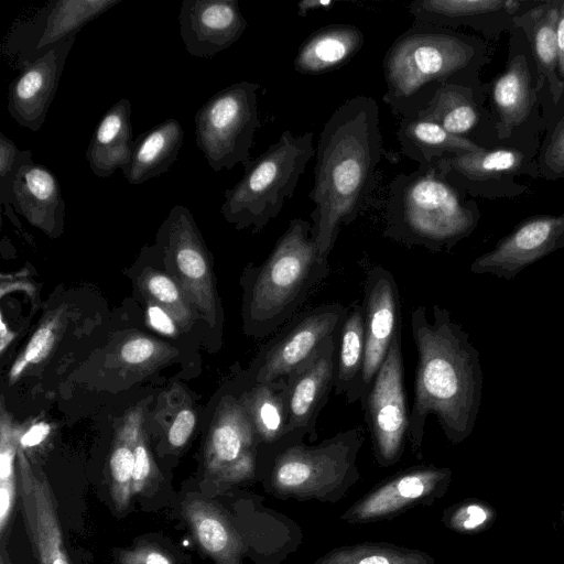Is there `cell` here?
Returning <instances> with one entry per match:
<instances>
[{
    "instance_id": "cell-1",
    "label": "cell",
    "mask_w": 564,
    "mask_h": 564,
    "mask_svg": "<svg viewBox=\"0 0 564 564\" xmlns=\"http://www.w3.org/2000/svg\"><path fill=\"white\" fill-rule=\"evenodd\" d=\"M314 185L308 194L312 235L323 260L340 229L358 216L375 186L383 154L379 107L370 96L345 100L325 122L316 147Z\"/></svg>"
},
{
    "instance_id": "cell-2",
    "label": "cell",
    "mask_w": 564,
    "mask_h": 564,
    "mask_svg": "<svg viewBox=\"0 0 564 564\" xmlns=\"http://www.w3.org/2000/svg\"><path fill=\"white\" fill-rule=\"evenodd\" d=\"M433 321L424 305L410 318L417 351L414 397L409 412L408 441L422 459L424 427L433 414L453 444L463 442L474 427L479 403L480 372L475 349L446 310L434 304Z\"/></svg>"
},
{
    "instance_id": "cell-3",
    "label": "cell",
    "mask_w": 564,
    "mask_h": 564,
    "mask_svg": "<svg viewBox=\"0 0 564 564\" xmlns=\"http://www.w3.org/2000/svg\"><path fill=\"white\" fill-rule=\"evenodd\" d=\"M246 495L234 508L191 498L182 513L203 552L215 564H283L304 542L301 525L288 514Z\"/></svg>"
},
{
    "instance_id": "cell-4",
    "label": "cell",
    "mask_w": 564,
    "mask_h": 564,
    "mask_svg": "<svg viewBox=\"0 0 564 564\" xmlns=\"http://www.w3.org/2000/svg\"><path fill=\"white\" fill-rule=\"evenodd\" d=\"M305 441L289 433L260 446L257 477L263 489L279 500L339 502L361 478L357 462L364 429H348L318 444Z\"/></svg>"
},
{
    "instance_id": "cell-5",
    "label": "cell",
    "mask_w": 564,
    "mask_h": 564,
    "mask_svg": "<svg viewBox=\"0 0 564 564\" xmlns=\"http://www.w3.org/2000/svg\"><path fill=\"white\" fill-rule=\"evenodd\" d=\"M242 316L245 329L257 337L276 333L294 318L313 290L329 273L318 256L312 223L290 220L272 251L259 267L250 265Z\"/></svg>"
},
{
    "instance_id": "cell-6",
    "label": "cell",
    "mask_w": 564,
    "mask_h": 564,
    "mask_svg": "<svg viewBox=\"0 0 564 564\" xmlns=\"http://www.w3.org/2000/svg\"><path fill=\"white\" fill-rule=\"evenodd\" d=\"M475 54L474 45L460 34L413 22L383 57V102L398 117L416 116L441 87L459 85L455 78L470 65Z\"/></svg>"
},
{
    "instance_id": "cell-7",
    "label": "cell",
    "mask_w": 564,
    "mask_h": 564,
    "mask_svg": "<svg viewBox=\"0 0 564 564\" xmlns=\"http://www.w3.org/2000/svg\"><path fill=\"white\" fill-rule=\"evenodd\" d=\"M384 220L386 238L437 252L471 230L475 214L434 163L391 181Z\"/></svg>"
},
{
    "instance_id": "cell-8",
    "label": "cell",
    "mask_w": 564,
    "mask_h": 564,
    "mask_svg": "<svg viewBox=\"0 0 564 564\" xmlns=\"http://www.w3.org/2000/svg\"><path fill=\"white\" fill-rule=\"evenodd\" d=\"M313 133L280 138L245 169L240 181L224 193L220 213L236 229L260 231L292 198L299 180L315 154Z\"/></svg>"
},
{
    "instance_id": "cell-9",
    "label": "cell",
    "mask_w": 564,
    "mask_h": 564,
    "mask_svg": "<svg viewBox=\"0 0 564 564\" xmlns=\"http://www.w3.org/2000/svg\"><path fill=\"white\" fill-rule=\"evenodd\" d=\"M259 85L242 80L213 95L195 113V142L215 172L251 163L250 150L260 126Z\"/></svg>"
},
{
    "instance_id": "cell-10",
    "label": "cell",
    "mask_w": 564,
    "mask_h": 564,
    "mask_svg": "<svg viewBox=\"0 0 564 564\" xmlns=\"http://www.w3.org/2000/svg\"><path fill=\"white\" fill-rule=\"evenodd\" d=\"M361 406L377 465L394 466L403 456L409 431L401 330L395 334Z\"/></svg>"
},
{
    "instance_id": "cell-11",
    "label": "cell",
    "mask_w": 564,
    "mask_h": 564,
    "mask_svg": "<svg viewBox=\"0 0 564 564\" xmlns=\"http://www.w3.org/2000/svg\"><path fill=\"white\" fill-rule=\"evenodd\" d=\"M166 267L193 307L210 327L217 323V302L210 254L191 210L175 205L158 232Z\"/></svg>"
},
{
    "instance_id": "cell-12",
    "label": "cell",
    "mask_w": 564,
    "mask_h": 564,
    "mask_svg": "<svg viewBox=\"0 0 564 564\" xmlns=\"http://www.w3.org/2000/svg\"><path fill=\"white\" fill-rule=\"evenodd\" d=\"M121 0H51L32 17L10 28L2 54L13 67L22 69L61 43L76 37L93 20Z\"/></svg>"
},
{
    "instance_id": "cell-13",
    "label": "cell",
    "mask_w": 564,
    "mask_h": 564,
    "mask_svg": "<svg viewBox=\"0 0 564 564\" xmlns=\"http://www.w3.org/2000/svg\"><path fill=\"white\" fill-rule=\"evenodd\" d=\"M452 470L434 465H416L400 470L375 485L339 517L348 524L392 520L416 507L434 505L451 485Z\"/></svg>"
},
{
    "instance_id": "cell-14",
    "label": "cell",
    "mask_w": 564,
    "mask_h": 564,
    "mask_svg": "<svg viewBox=\"0 0 564 564\" xmlns=\"http://www.w3.org/2000/svg\"><path fill=\"white\" fill-rule=\"evenodd\" d=\"M348 307L326 303L291 319L262 349L252 377L253 383L286 378L313 357L323 344L339 334Z\"/></svg>"
},
{
    "instance_id": "cell-15",
    "label": "cell",
    "mask_w": 564,
    "mask_h": 564,
    "mask_svg": "<svg viewBox=\"0 0 564 564\" xmlns=\"http://www.w3.org/2000/svg\"><path fill=\"white\" fill-rule=\"evenodd\" d=\"M261 442L239 401L225 395L209 426L204 458L207 474L223 485H238L257 477Z\"/></svg>"
},
{
    "instance_id": "cell-16",
    "label": "cell",
    "mask_w": 564,
    "mask_h": 564,
    "mask_svg": "<svg viewBox=\"0 0 564 564\" xmlns=\"http://www.w3.org/2000/svg\"><path fill=\"white\" fill-rule=\"evenodd\" d=\"M365 362L359 386V401L365 400L395 334L401 330V305L393 274L381 265L366 275L362 299Z\"/></svg>"
},
{
    "instance_id": "cell-17",
    "label": "cell",
    "mask_w": 564,
    "mask_h": 564,
    "mask_svg": "<svg viewBox=\"0 0 564 564\" xmlns=\"http://www.w3.org/2000/svg\"><path fill=\"white\" fill-rule=\"evenodd\" d=\"M17 468L22 514L39 564H70L51 486L42 469L32 465L20 445Z\"/></svg>"
},
{
    "instance_id": "cell-18",
    "label": "cell",
    "mask_w": 564,
    "mask_h": 564,
    "mask_svg": "<svg viewBox=\"0 0 564 564\" xmlns=\"http://www.w3.org/2000/svg\"><path fill=\"white\" fill-rule=\"evenodd\" d=\"M327 339L318 351L286 378L289 421L285 434H296L310 443L317 440L316 422L334 389L336 341Z\"/></svg>"
},
{
    "instance_id": "cell-19",
    "label": "cell",
    "mask_w": 564,
    "mask_h": 564,
    "mask_svg": "<svg viewBox=\"0 0 564 564\" xmlns=\"http://www.w3.org/2000/svg\"><path fill=\"white\" fill-rule=\"evenodd\" d=\"M75 40L61 43L24 66L10 84L7 108L19 126L32 132L43 126Z\"/></svg>"
},
{
    "instance_id": "cell-20",
    "label": "cell",
    "mask_w": 564,
    "mask_h": 564,
    "mask_svg": "<svg viewBox=\"0 0 564 564\" xmlns=\"http://www.w3.org/2000/svg\"><path fill=\"white\" fill-rule=\"evenodd\" d=\"M178 22L187 53L199 58L227 50L247 29L237 0H184Z\"/></svg>"
},
{
    "instance_id": "cell-21",
    "label": "cell",
    "mask_w": 564,
    "mask_h": 564,
    "mask_svg": "<svg viewBox=\"0 0 564 564\" xmlns=\"http://www.w3.org/2000/svg\"><path fill=\"white\" fill-rule=\"evenodd\" d=\"M564 234V214L534 216L521 223L494 250L478 258L474 272L513 274L547 253Z\"/></svg>"
},
{
    "instance_id": "cell-22",
    "label": "cell",
    "mask_w": 564,
    "mask_h": 564,
    "mask_svg": "<svg viewBox=\"0 0 564 564\" xmlns=\"http://www.w3.org/2000/svg\"><path fill=\"white\" fill-rule=\"evenodd\" d=\"M13 208L50 238L64 230L65 200L55 174L33 159L24 162L13 182Z\"/></svg>"
},
{
    "instance_id": "cell-23",
    "label": "cell",
    "mask_w": 564,
    "mask_h": 564,
    "mask_svg": "<svg viewBox=\"0 0 564 564\" xmlns=\"http://www.w3.org/2000/svg\"><path fill=\"white\" fill-rule=\"evenodd\" d=\"M365 43L362 31L352 24L333 23L314 31L300 45L293 61L302 75H322L348 64Z\"/></svg>"
},
{
    "instance_id": "cell-24",
    "label": "cell",
    "mask_w": 564,
    "mask_h": 564,
    "mask_svg": "<svg viewBox=\"0 0 564 564\" xmlns=\"http://www.w3.org/2000/svg\"><path fill=\"white\" fill-rule=\"evenodd\" d=\"M131 102L119 99L100 118L86 150V159L93 173L109 177L123 169L132 152Z\"/></svg>"
},
{
    "instance_id": "cell-25",
    "label": "cell",
    "mask_w": 564,
    "mask_h": 564,
    "mask_svg": "<svg viewBox=\"0 0 564 564\" xmlns=\"http://www.w3.org/2000/svg\"><path fill=\"white\" fill-rule=\"evenodd\" d=\"M184 131L170 118L140 134L132 145L129 163L121 170L131 185H140L171 170L183 145Z\"/></svg>"
},
{
    "instance_id": "cell-26",
    "label": "cell",
    "mask_w": 564,
    "mask_h": 564,
    "mask_svg": "<svg viewBox=\"0 0 564 564\" xmlns=\"http://www.w3.org/2000/svg\"><path fill=\"white\" fill-rule=\"evenodd\" d=\"M397 138L402 153L421 166L484 149L469 139L451 134L438 123L420 116L401 118Z\"/></svg>"
},
{
    "instance_id": "cell-27",
    "label": "cell",
    "mask_w": 564,
    "mask_h": 564,
    "mask_svg": "<svg viewBox=\"0 0 564 564\" xmlns=\"http://www.w3.org/2000/svg\"><path fill=\"white\" fill-rule=\"evenodd\" d=\"M558 14L560 1H547L540 3L516 20L531 43L534 61L540 74L547 83L555 104L564 94V86L557 76Z\"/></svg>"
},
{
    "instance_id": "cell-28",
    "label": "cell",
    "mask_w": 564,
    "mask_h": 564,
    "mask_svg": "<svg viewBox=\"0 0 564 564\" xmlns=\"http://www.w3.org/2000/svg\"><path fill=\"white\" fill-rule=\"evenodd\" d=\"M337 343L334 392L354 403L359 401L366 349L361 303H352L348 308Z\"/></svg>"
},
{
    "instance_id": "cell-29",
    "label": "cell",
    "mask_w": 564,
    "mask_h": 564,
    "mask_svg": "<svg viewBox=\"0 0 564 564\" xmlns=\"http://www.w3.org/2000/svg\"><path fill=\"white\" fill-rule=\"evenodd\" d=\"M492 100L499 117L497 131L506 138L521 124L531 111L533 101L531 75L524 55H517L496 79Z\"/></svg>"
},
{
    "instance_id": "cell-30",
    "label": "cell",
    "mask_w": 564,
    "mask_h": 564,
    "mask_svg": "<svg viewBox=\"0 0 564 564\" xmlns=\"http://www.w3.org/2000/svg\"><path fill=\"white\" fill-rule=\"evenodd\" d=\"M238 398L256 429L261 446L273 444L285 435L289 421L285 378L253 383Z\"/></svg>"
},
{
    "instance_id": "cell-31",
    "label": "cell",
    "mask_w": 564,
    "mask_h": 564,
    "mask_svg": "<svg viewBox=\"0 0 564 564\" xmlns=\"http://www.w3.org/2000/svg\"><path fill=\"white\" fill-rule=\"evenodd\" d=\"M144 412L141 404L131 408L116 432L109 457L110 495L118 511L130 505L135 446L143 432Z\"/></svg>"
},
{
    "instance_id": "cell-32",
    "label": "cell",
    "mask_w": 564,
    "mask_h": 564,
    "mask_svg": "<svg viewBox=\"0 0 564 564\" xmlns=\"http://www.w3.org/2000/svg\"><path fill=\"white\" fill-rule=\"evenodd\" d=\"M416 116L430 119L451 134L465 139H468L480 118L470 87L457 84L441 87Z\"/></svg>"
},
{
    "instance_id": "cell-33",
    "label": "cell",
    "mask_w": 564,
    "mask_h": 564,
    "mask_svg": "<svg viewBox=\"0 0 564 564\" xmlns=\"http://www.w3.org/2000/svg\"><path fill=\"white\" fill-rule=\"evenodd\" d=\"M313 564H436L430 553L386 541L336 546Z\"/></svg>"
},
{
    "instance_id": "cell-34",
    "label": "cell",
    "mask_w": 564,
    "mask_h": 564,
    "mask_svg": "<svg viewBox=\"0 0 564 564\" xmlns=\"http://www.w3.org/2000/svg\"><path fill=\"white\" fill-rule=\"evenodd\" d=\"M523 154L517 149H482L445 158L437 162L444 175H456L471 182H482L517 171Z\"/></svg>"
},
{
    "instance_id": "cell-35",
    "label": "cell",
    "mask_w": 564,
    "mask_h": 564,
    "mask_svg": "<svg viewBox=\"0 0 564 564\" xmlns=\"http://www.w3.org/2000/svg\"><path fill=\"white\" fill-rule=\"evenodd\" d=\"M20 431L7 412L3 398L0 406V534L6 539L17 496L15 463Z\"/></svg>"
},
{
    "instance_id": "cell-36",
    "label": "cell",
    "mask_w": 564,
    "mask_h": 564,
    "mask_svg": "<svg viewBox=\"0 0 564 564\" xmlns=\"http://www.w3.org/2000/svg\"><path fill=\"white\" fill-rule=\"evenodd\" d=\"M502 0H417L409 6L415 23L444 28L505 8Z\"/></svg>"
},
{
    "instance_id": "cell-37",
    "label": "cell",
    "mask_w": 564,
    "mask_h": 564,
    "mask_svg": "<svg viewBox=\"0 0 564 564\" xmlns=\"http://www.w3.org/2000/svg\"><path fill=\"white\" fill-rule=\"evenodd\" d=\"M141 289L148 299L163 308L177 327L188 329L194 322L193 306L180 284L161 271L148 269L141 281Z\"/></svg>"
},
{
    "instance_id": "cell-38",
    "label": "cell",
    "mask_w": 564,
    "mask_h": 564,
    "mask_svg": "<svg viewBox=\"0 0 564 564\" xmlns=\"http://www.w3.org/2000/svg\"><path fill=\"white\" fill-rule=\"evenodd\" d=\"M174 354L173 347L152 337L131 336L119 345L115 354V366L132 373H145Z\"/></svg>"
},
{
    "instance_id": "cell-39",
    "label": "cell",
    "mask_w": 564,
    "mask_h": 564,
    "mask_svg": "<svg viewBox=\"0 0 564 564\" xmlns=\"http://www.w3.org/2000/svg\"><path fill=\"white\" fill-rule=\"evenodd\" d=\"M496 519V509L477 498L458 501L445 508L441 516L445 528L464 535H474L490 529Z\"/></svg>"
},
{
    "instance_id": "cell-40",
    "label": "cell",
    "mask_w": 564,
    "mask_h": 564,
    "mask_svg": "<svg viewBox=\"0 0 564 564\" xmlns=\"http://www.w3.org/2000/svg\"><path fill=\"white\" fill-rule=\"evenodd\" d=\"M59 326L61 313L55 311L39 326L24 350L12 364L9 372L11 383L17 381L29 367L40 364L50 355L56 343Z\"/></svg>"
},
{
    "instance_id": "cell-41",
    "label": "cell",
    "mask_w": 564,
    "mask_h": 564,
    "mask_svg": "<svg viewBox=\"0 0 564 564\" xmlns=\"http://www.w3.org/2000/svg\"><path fill=\"white\" fill-rule=\"evenodd\" d=\"M30 159V150H20L11 139L0 133V202L4 215L19 230L22 226L13 208V182L21 165Z\"/></svg>"
},
{
    "instance_id": "cell-42",
    "label": "cell",
    "mask_w": 564,
    "mask_h": 564,
    "mask_svg": "<svg viewBox=\"0 0 564 564\" xmlns=\"http://www.w3.org/2000/svg\"><path fill=\"white\" fill-rule=\"evenodd\" d=\"M154 471V464L149 449L145 434L141 433L137 446L132 473V494H140L150 482Z\"/></svg>"
},
{
    "instance_id": "cell-43",
    "label": "cell",
    "mask_w": 564,
    "mask_h": 564,
    "mask_svg": "<svg viewBox=\"0 0 564 564\" xmlns=\"http://www.w3.org/2000/svg\"><path fill=\"white\" fill-rule=\"evenodd\" d=\"M543 165L554 177L564 176V112L543 153Z\"/></svg>"
},
{
    "instance_id": "cell-44",
    "label": "cell",
    "mask_w": 564,
    "mask_h": 564,
    "mask_svg": "<svg viewBox=\"0 0 564 564\" xmlns=\"http://www.w3.org/2000/svg\"><path fill=\"white\" fill-rule=\"evenodd\" d=\"M196 425V413L189 404H184L175 414L166 432L169 444L174 448L183 447L189 440Z\"/></svg>"
},
{
    "instance_id": "cell-45",
    "label": "cell",
    "mask_w": 564,
    "mask_h": 564,
    "mask_svg": "<svg viewBox=\"0 0 564 564\" xmlns=\"http://www.w3.org/2000/svg\"><path fill=\"white\" fill-rule=\"evenodd\" d=\"M120 564H174L172 557L154 545H139L123 551L119 556Z\"/></svg>"
},
{
    "instance_id": "cell-46",
    "label": "cell",
    "mask_w": 564,
    "mask_h": 564,
    "mask_svg": "<svg viewBox=\"0 0 564 564\" xmlns=\"http://www.w3.org/2000/svg\"><path fill=\"white\" fill-rule=\"evenodd\" d=\"M147 314L149 325L155 330L167 336H175L177 334L178 327L176 323L171 315L159 305L148 302Z\"/></svg>"
},
{
    "instance_id": "cell-47",
    "label": "cell",
    "mask_w": 564,
    "mask_h": 564,
    "mask_svg": "<svg viewBox=\"0 0 564 564\" xmlns=\"http://www.w3.org/2000/svg\"><path fill=\"white\" fill-rule=\"evenodd\" d=\"M51 432V425L44 421L33 424L20 437V446L32 447L42 443Z\"/></svg>"
},
{
    "instance_id": "cell-48",
    "label": "cell",
    "mask_w": 564,
    "mask_h": 564,
    "mask_svg": "<svg viewBox=\"0 0 564 564\" xmlns=\"http://www.w3.org/2000/svg\"><path fill=\"white\" fill-rule=\"evenodd\" d=\"M557 41V76L564 86V0L560 1V14L556 30Z\"/></svg>"
},
{
    "instance_id": "cell-49",
    "label": "cell",
    "mask_w": 564,
    "mask_h": 564,
    "mask_svg": "<svg viewBox=\"0 0 564 564\" xmlns=\"http://www.w3.org/2000/svg\"><path fill=\"white\" fill-rule=\"evenodd\" d=\"M335 4V0H303L296 4L297 15L305 18L310 11L318 9L330 10Z\"/></svg>"
},
{
    "instance_id": "cell-50",
    "label": "cell",
    "mask_w": 564,
    "mask_h": 564,
    "mask_svg": "<svg viewBox=\"0 0 564 564\" xmlns=\"http://www.w3.org/2000/svg\"><path fill=\"white\" fill-rule=\"evenodd\" d=\"M21 290L23 289L26 291L31 296L34 294V286L28 282V281H15L13 283L9 282H2L1 283V296H4L7 292H11L13 290Z\"/></svg>"
},
{
    "instance_id": "cell-51",
    "label": "cell",
    "mask_w": 564,
    "mask_h": 564,
    "mask_svg": "<svg viewBox=\"0 0 564 564\" xmlns=\"http://www.w3.org/2000/svg\"><path fill=\"white\" fill-rule=\"evenodd\" d=\"M13 338H14V334L10 329L7 328L4 318L1 315V330H0L1 345H0V348H1L2 354L7 349L8 345L13 340Z\"/></svg>"
},
{
    "instance_id": "cell-52",
    "label": "cell",
    "mask_w": 564,
    "mask_h": 564,
    "mask_svg": "<svg viewBox=\"0 0 564 564\" xmlns=\"http://www.w3.org/2000/svg\"><path fill=\"white\" fill-rule=\"evenodd\" d=\"M0 564H11L8 550L6 547V541H1Z\"/></svg>"
},
{
    "instance_id": "cell-53",
    "label": "cell",
    "mask_w": 564,
    "mask_h": 564,
    "mask_svg": "<svg viewBox=\"0 0 564 564\" xmlns=\"http://www.w3.org/2000/svg\"><path fill=\"white\" fill-rule=\"evenodd\" d=\"M561 517H562V523H563V527H564V499H563V505H562Z\"/></svg>"
}]
</instances>
